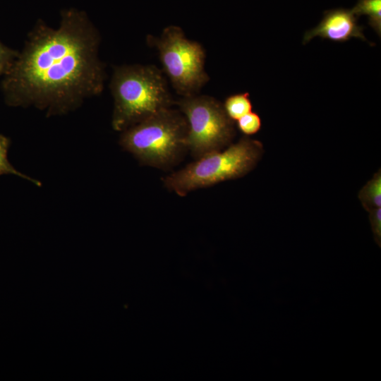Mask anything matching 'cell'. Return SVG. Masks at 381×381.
Wrapping results in <instances>:
<instances>
[{"label": "cell", "instance_id": "6da1fadb", "mask_svg": "<svg viewBox=\"0 0 381 381\" xmlns=\"http://www.w3.org/2000/svg\"><path fill=\"white\" fill-rule=\"evenodd\" d=\"M99 44V32L84 11L63 10L56 28L37 20L4 74L7 101L47 110L50 116L66 114L99 95L106 79Z\"/></svg>", "mask_w": 381, "mask_h": 381}, {"label": "cell", "instance_id": "7a4b0ae2", "mask_svg": "<svg viewBox=\"0 0 381 381\" xmlns=\"http://www.w3.org/2000/svg\"><path fill=\"white\" fill-rule=\"evenodd\" d=\"M109 88L114 98L111 125L116 131L122 132L171 107L165 78L152 66L116 67Z\"/></svg>", "mask_w": 381, "mask_h": 381}, {"label": "cell", "instance_id": "3957f363", "mask_svg": "<svg viewBox=\"0 0 381 381\" xmlns=\"http://www.w3.org/2000/svg\"><path fill=\"white\" fill-rule=\"evenodd\" d=\"M263 153L260 141L244 136L224 150L207 154L167 176L164 184L183 197L195 189L243 177L256 167Z\"/></svg>", "mask_w": 381, "mask_h": 381}, {"label": "cell", "instance_id": "277c9868", "mask_svg": "<svg viewBox=\"0 0 381 381\" xmlns=\"http://www.w3.org/2000/svg\"><path fill=\"white\" fill-rule=\"evenodd\" d=\"M188 131L183 114L169 107L122 131L120 145L144 164L162 169L188 150Z\"/></svg>", "mask_w": 381, "mask_h": 381}, {"label": "cell", "instance_id": "5b68a950", "mask_svg": "<svg viewBox=\"0 0 381 381\" xmlns=\"http://www.w3.org/2000/svg\"><path fill=\"white\" fill-rule=\"evenodd\" d=\"M188 123L187 146L196 159L230 145L235 135L234 121L223 104L206 96L183 97L178 103Z\"/></svg>", "mask_w": 381, "mask_h": 381}, {"label": "cell", "instance_id": "8992f818", "mask_svg": "<svg viewBox=\"0 0 381 381\" xmlns=\"http://www.w3.org/2000/svg\"><path fill=\"white\" fill-rule=\"evenodd\" d=\"M154 42L164 71L178 94L183 97L195 95L209 79L201 44L187 39L175 25L167 27Z\"/></svg>", "mask_w": 381, "mask_h": 381}, {"label": "cell", "instance_id": "52a82bcc", "mask_svg": "<svg viewBox=\"0 0 381 381\" xmlns=\"http://www.w3.org/2000/svg\"><path fill=\"white\" fill-rule=\"evenodd\" d=\"M363 30V28L358 23V17L351 9L327 10L320 23L305 33L303 44H307L315 37L337 42H344L351 38L368 42Z\"/></svg>", "mask_w": 381, "mask_h": 381}, {"label": "cell", "instance_id": "ba28073f", "mask_svg": "<svg viewBox=\"0 0 381 381\" xmlns=\"http://www.w3.org/2000/svg\"><path fill=\"white\" fill-rule=\"evenodd\" d=\"M358 198L367 210L381 207V172H376L373 178L361 189Z\"/></svg>", "mask_w": 381, "mask_h": 381}, {"label": "cell", "instance_id": "9c48e42d", "mask_svg": "<svg viewBox=\"0 0 381 381\" xmlns=\"http://www.w3.org/2000/svg\"><path fill=\"white\" fill-rule=\"evenodd\" d=\"M356 17L366 16L368 24L381 36V0H358L351 9Z\"/></svg>", "mask_w": 381, "mask_h": 381}, {"label": "cell", "instance_id": "30bf717a", "mask_svg": "<svg viewBox=\"0 0 381 381\" xmlns=\"http://www.w3.org/2000/svg\"><path fill=\"white\" fill-rule=\"evenodd\" d=\"M223 107L227 116L234 121L251 111L253 108L248 92L229 96L225 99Z\"/></svg>", "mask_w": 381, "mask_h": 381}, {"label": "cell", "instance_id": "8fae6325", "mask_svg": "<svg viewBox=\"0 0 381 381\" xmlns=\"http://www.w3.org/2000/svg\"><path fill=\"white\" fill-rule=\"evenodd\" d=\"M8 147L9 140L4 135H0V175H16L29 180L35 185L40 186L41 185L40 182L18 171L10 164L7 157Z\"/></svg>", "mask_w": 381, "mask_h": 381}, {"label": "cell", "instance_id": "7c38bea8", "mask_svg": "<svg viewBox=\"0 0 381 381\" xmlns=\"http://www.w3.org/2000/svg\"><path fill=\"white\" fill-rule=\"evenodd\" d=\"M236 121L238 130L246 135L257 133L262 126L260 116L252 111L241 116Z\"/></svg>", "mask_w": 381, "mask_h": 381}, {"label": "cell", "instance_id": "4fadbf2b", "mask_svg": "<svg viewBox=\"0 0 381 381\" xmlns=\"http://www.w3.org/2000/svg\"><path fill=\"white\" fill-rule=\"evenodd\" d=\"M18 52L11 49L0 42V75L5 74L9 69Z\"/></svg>", "mask_w": 381, "mask_h": 381}, {"label": "cell", "instance_id": "5bb4252c", "mask_svg": "<svg viewBox=\"0 0 381 381\" xmlns=\"http://www.w3.org/2000/svg\"><path fill=\"white\" fill-rule=\"evenodd\" d=\"M370 213V220L375 234L380 238L381 236V207L375 208L368 211Z\"/></svg>", "mask_w": 381, "mask_h": 381}]
</instances>
